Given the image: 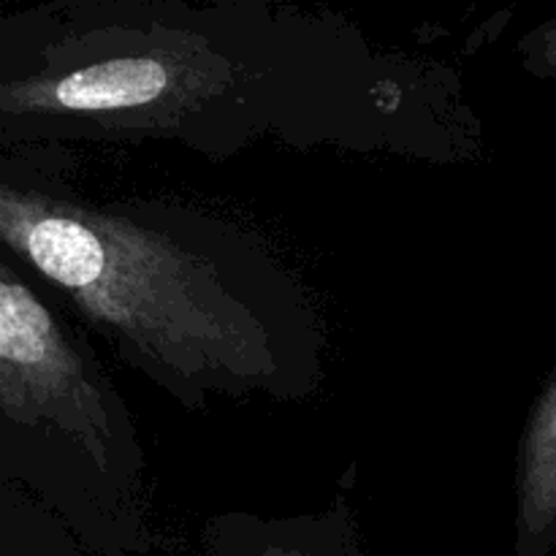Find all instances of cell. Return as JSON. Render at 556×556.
Here are the masks:
<instances>
[{
    "label": "cell",
    "mask_w": 556,
    "mask_h": 556,
    "mask_svg": "<svg viewBox=\"0 0 556 556\" xmlns=\"http://www.w3.org/2000/svg\"><path fill=\"white\" fill-rule=\"evenodd\" d=\"M0 416L3 440L65 443L68 472L117 492L139 486L141 451L123 400L9 258L0 264Z\"/></svg>",
    "instance_id": "7a4b0ae2"
},
{
    "label": "cell",
    "mask_w": 556,
    "mask_h": 556,
    "mask_svg": "<svg viewBox=\"0 0 556 556\" xmlns=\"http://www.w3.org/2000/svg\"><path fill=\"white\" fill-rule=\"evenodd\" d=\"M541 63H543V71H546L548 76H554V79H556V27L552 33H548L546 41H543Z\"/></svg>",
    "instance_id": "277c9868"
},
{
    "label": "cell",
    "mask_w": 556,
    "mask_h": 556,
    "mask_svg": "<svg viewBox=\"0 0 556 556\" xmlns=\"http://www.w3.org/2000/svg\"><path fill=\"white\" fill-rule=\"evenodd\" d=\"M516 503L521 556H543L556 543V372L521 434Z\"/></svg>",
    "instance_id": "3957f363"
},
{
    "label": "cell",
    "mask_w": 556,
    "mask_h": 556,
    "mask_svg": "<svg viewBox=\"0 0 556 556\" xmlns=\"http://www.w3.org/2000/svg\"><path fill=\"white\" fill-rule=\"evenodd\" d=\"M0 237L190 410L212 394L291 400L313 389L307 299L258 242L223 223L81 204L5 174Z\"/></svg>",
    "instance_id": "6da1fadb"
}]
</instances>
